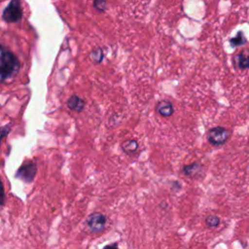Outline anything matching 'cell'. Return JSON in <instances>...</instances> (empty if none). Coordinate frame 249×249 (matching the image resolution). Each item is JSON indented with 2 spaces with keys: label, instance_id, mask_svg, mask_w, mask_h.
Returning a JSON list of instances; mask_svg holds the SVG:
<instances>
[{
  "label": "cell",
  "instance_id": "cell-1",
  "mask_svg": "<svg viewBox=\"0 0 249 249\" xmlns=\"http://www.w3.org/2000/svg\"><path fill=\"white\" fill-rule=\"evenodd\" d=\"M19 69V61L18 57L6 49L4 46L1 47V80L2 82L7 81L17 75Z\"/></svg>",
  "mask_w": 249,
  "mask_h": 249
},
{
  "label": "cell",
  "instance_id": "cell-2",
  "mask_svg": "<svg viewBox=\"0 0 249 249\" xmlns=\"http://www.w3.org/2000/svg\"><path fill=\"white\" fill-rule=\"evenodd\" d=\"M231 131L223 126H215L208 130L207 140L214 146L224 145L230 138Z\"/></svg>",
  "mask_w": 249,
  "mask_h": 249
},
{
  "label": "cell",
  "instance_id": "cell-3",
  "mask_svg": "<svg viewBox=\"0 0 249 249\" xmlns=\"http://www.w3.org/2000/svg\"><path fill=\"white\" fill-rule=\"evenodd\" d=\"M22 17V11L19 0H12L3 12V18L7 22L18 21Z\"/></svg>",
  "mask_w": 249,
  "mask_h": 249
},
{
  "label": "cell",
  "instance_id": "cell-4",
  "mask_svg": "<svg viewBox=\"0 0 249 249\" xmlns=\"http://www.w3.org/2000/svg\"><path fill=\"white\" fill-rule=\"evenodd\" d=\"M37 172V166L34 162H27L22 164L17 171L16 177L26 183H30Z\"/></svg>",
  "mask_w": 249,
  "mask_h": 249
},
{
  "label": "cell",
  "instance_id": "cell-5",
  "mask_svg": "<svg viewBox=\"0 0 249 249\" xmlns=\"http://www.w3.org/2000/svg\"><path fill=\"white\" fill-rule=\"evenodd\" d=\"M106 224V218L101 213H93L89 216L87 220V225L93 232H99L103 231Z\"/></svg>",
  "mask_w": 249,
  "mask_h": 249
},
{
  "label": "cell",
  "instance_id": "cell-6",
  "mask_svg": "<svg viewBox=\"0 0 249 249\" xmlns=\"http://www.w3.org/2000/svg\"><path fill=\"white\" fill-rule=\"evenodd\" d=\"M157 111L162 117H169L173 113V106L169 101L162 100L158 103Z\"/></svg>",
  "mask_w": 249,
  "mask_h": 249
},
{
  "label": "cell",
  "instance_id": "cell-7",
  "mask_svg": "<svg viewBox=\"0 0 249 249\" xmlns=\"http://www.w3.org/2000/svg\"><path fill=\"white\" fill-rule=\"evenodd\" d=\"M67 106L69 109H71L73 111L80 112L85 107V101H84V99H82L81 97H79L77 95H72L67 101Z\"/></svg>",
  "mask_w": 249,
  "mask_h": 249
},
{
  "label": "cell",
  "instance_id": "cell-8",
  "mask_svg": "<svg viewBox=\"0 0 249 249\" xmlns=\"http://www.w3.org/2000/svg\"><path fill=\"white\" fill-rule=\"evenodd\" d=\"M235 62L238 69H241V70L249 69V54L244 53V52L239 53L235 57Z\"/></svg>",
  "mask_w": 249,
  "mask_h": 249
},
{
  "label": "cell",
  "instance_id": "cell-9",
  "mask_svg": "<svg viewBox=\"0 0 249 249\" xmlns=\"http://www.w3.org/2000/svg\"><path fill=\"white\" fill-rule=\"evenodd\" d=\"M246 43H247V40H246V38H245V36H244L242 31H238L234 37L230 39V44H231V46L232 48L243 46Z\"/></svg>",
  "mask_w": 249,
  "mask_h": 249
},
{
  "label": "cell",
  "instance_id": "cell-10",
  "mask_svg": "<svg viewBox=\"0 0 249 249\" xmlns=\"http://www.w3.org/2000/svg\"><path fill=\"white\" fill-rule=\"evenodd\" d=\"M137 148H138V143L136 142V140L128 139L123 143V150L127 154H131L135 152Z\"/></svg>",
  "mask_w": 249,
  "mask_h": 249
},
{
  "label": "cell",
  "instance_id": "cell-11",
  "mask_svg": "<svg viewBox=\"0 0 249 249\" xmlns=\"http://www.w3.org/2000/svg\"><path fill=\"white\" fill-rule=\"evenodd\" d=\"M200 169V164L198 163H193L191 165H188V166H185L184 167V173L188 176H194L197 171H199Z\"/></svg>",
  "mask_w": 249,
  "mask_h": 249
},
{
  "label": "cell",
  "instance_id": "cell-12",
  "mask_svg": "<svg viewBox=\"0 0 249 249\" xmlns=\"http://www.w3.org/2000/svg\"><path fill=\"white\" fill-rule=\"evenodd\" d=\"M91 58L95 63H99L101 62L102 58H103V53L102 50L100 48H96L94 51H92L91 53Z\"/></svg>",
  "mask_w": 249,
  "mask_h": 249
},
{
  "label": "cell",
  "instance_id": "cell-13",
  "mask_svg": "<svg viewBox=\"0 0 249 249\" xmlns=\"http://www.w3.org/2000/svg\"><path fill=\"white\" fill-rule=\"evenodd\" d=\"M205 223L209 227H217L220 224V219H219V217H217L215 215H209V216H207Z\"/></svg>",
  "mask_w": 249,
  "mask_h": 249
},
{
  "label": "cell",
  "instance_id": "cell-14",
  "mask_svg": "<svg viewBox=\"0 0 249 249\" xmlns=\"http://www.w3.org/2000/svg\"><path fill=\"white\" fill-rule=\"evenodd\" d=\"M118 246V244L117 243H115V244H111V245H108V246H106V247H117Z\"/></svg>",
  "mask_w": 249,
  "mask_h": 249
}]
</instances>
